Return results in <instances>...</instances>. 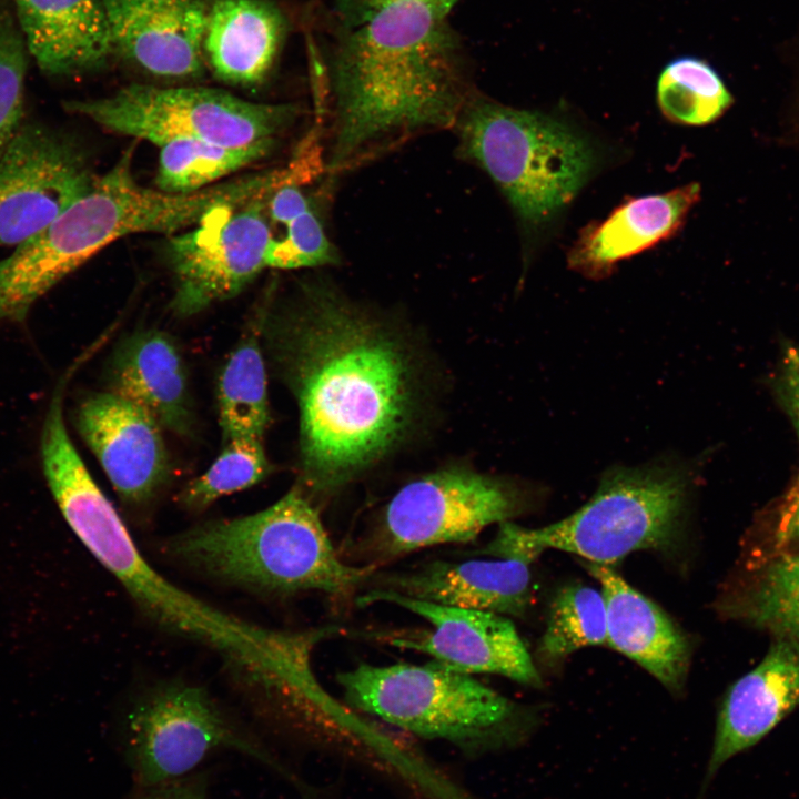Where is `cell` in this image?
Listing matches in <instances>:
<instances>
[{"mask_svg": "<svg viewBox=\"0 0 799 799\" xmlns=\"http://www.w3.org/2000/svg\"><path fill=\"white\" fill-rule=\"evenodd\" d=\"M311 284V283H310ZM261 317L269 353L300 409L305 484L328 490L406 434L415 381L398 342L320 283Z\"/></svg>", "mask_w": 799, "mask_h": 799, "instance_id": "1", "label": "cell"}, {"mask_svg": "<svg viewBox=\"0 0 799 799\" xmlns=\"http://www.w3.org/2000/svg\"><path fill=\"white\" fill-rule=\"evenodd\" d=\"M457 2L364 0L337 13L332 169L390 136L456 124L472 97L448 18Z\"/></svg>", "mask_w": 799, "mask_h": 799, "instance_id": "2", "label": "cell"}, {"mask_svg": "<svg viewBox=\"0 0 799 799\" xmlns=\"http://www.w3.org/2000/svg\"><path fill=\"white\" fill-rule=\"evenodd\" d=\"M168 552L223 581L292 595L346 597L367 584L376 566L340 558L316 508L293 488L257 513L195 526L174 536Z\"/></svg>", "mask_w": 799, "mask_h": 799, "instance_id": "3", "label": "cell"}, {"mask_svg": "<svg viewBox=\"0 0 799 799\" xmlns=\"http://www.w3.org/2000/svg\"><path fill=\"white\" fill-rule=\"evenodd\" d=\"M690 493L684 464L617 467L572 515L540 528L499 523L494 538L474 554L532 564L552 548L611 566L637 550L668 553L682 539Z\"/></svg>", "mask_w": 799, "mask_h": 799, "instance_id": "4", "label": "cell"}, {"mask_svg": "<svg viewBox=\"0 0 799 799\" xmlns=\"http://www.w3.org/2000/svg\"><path fill=\"white\" fill-rule=\"evenodd\" d=\"M336 681L354 709L471 755L522 746L540 719L536 710L510 700L473 675L434 660L423 665L361 664L338 672Z\"/></svg>", "mask_w": 799, "mask_h": 799, "instance_id": "5", "label": "cell"}, {"mask_svg": "<svg viewBox=\"0 0 799 799\" xmlns=\"http://www.w3.org/2000/svg\"><path fill=\"white\" fill-rule=\"evenodd\" d=\"M291 178L289 168L246 174L192 193H169L141 185L128 149L89 191L28 244L33 266L61 281L95 253L139 232H175L193 226L211 211L267 196Z\"/></svg>", "mask_w": 799, "mask_h": 799, "instance_id": "6", "label": "cell"}, {"mask_svg": "<svg viewBox=\"0 0 799 799\" xmlns=\"http://www.w3.org/2000/svg\"><path fill=\"white\" fill-rule=\"evenodd\" d=\"M71 529L153 621L215 649L265 686L284 688L293 680L302 658V635L247 623L172 584L143 557L107 497L84 512Z\"/></svg>", "mask_w": 799, "mask_h": 799, "instance_id": "7", "label": "cell"}, {"mask_svg": "<svg viewBox=\"0 0 799 799\" xmlns=\"http://www.w3.org/2000/svg\"><path fill=\"white\" fill-rule=\"evenodd\" d=\"M456 125L463 154L490 176L528 231L549 225L597 164L585 135L542 112L472 95Z\"/></svg>", "mask_w": 799, "mask_h": 799, "instance_id": "8", "label": "cell"}, {"mask_svg": "<svg viewBox=\"0 0 799 799\" xmlns=\"http://www.w3.org/2000/svg\"><path fill=\"white\" fill-rule=\"evenodd\" d=\"M63 108L112 132L156 145L175 139L226 146L276 140L297 114L293 104L251 102L213 88L140 83L104 98L65 101Z\"/></svg>", "mask_w": 799, "mask_h": 799, "instance_id": "9", "label": "cell"}, {"mask_svg": "<svg viewBox=\"0 0 799 799\" xmlns=\"http://www.w3.org/2000/svg\"><path fill=\"white\" fill-rule=\"evenodd\" d=\"M532 489L451 467L404 485L385 507L378 552L390 559L438 545L469 543L489 525L523 513Z\"/></svg>", "mask_w": 799, "mask_h": 799, "instance_id": "10", "label": "cell"}, {"mask_svg": "<svg viewBox=\"0 0 799 799\" xmlns=\"http://www.w3.org/2000/svg\"><path fill=\"white\" fill-rule=\"evenodd\" d=\"M218 749L244 752L287 776L276 759L237 728L201 687H160L135 704L128 716L125 754L138 787L189 776Z\"/></svg>", "mask_w": 799, "mask_h": 799, "instance_id": "11", "label": "cell"}, {"mask_svg": "<svg viewBox=\"0 0 799 799\" xmlns=\"http://www.w3.org/2000/svg\"><path fill=\"white\" fill-rule=\"evenodd\" d=\"M270 195L218 208L170 237L164 255L173 276L171 309L176 315L190 316L237 295L266 267L273 239L266 219Z\"/></svg>", "mask_w": 799, "mask_h": 799, "instance_id": "12", "label": "cell"}, {"mask_svg": "<svg viewBox=\"0 0 799 799\" xmlns=\"http://www.w3.org/2000/svg\"><path fill=\"white\" fill-rule=\"evenodd\" d=\"M95 178L69 135L23 123L0 156V246H18L84 195Z\"/></svg>", "mask_w": 799, "mask_h": 799, "instance_id": "13", "label": "cell"}, {"mask_svg": "<svg viewBox=\"0 0 799 799\" xmlns=\"http://www.w3.org/2000/svg\"><path fill=\"white\" fill-rule=\"evenodd\" d=\"M356 603L396 605L432 626L429 631L391 638L396 647L423 653L464 674L499 675L533 688L543 685L515 625L505 615L438 605L376 587L366 590Z\"/></svg>", "mask_w": 799, "mask_h": 799, "instance_id": "14", "label": "cell"}, {"mask_svg": "<svg viewBox=\"0 0 799 799\" xmlns=\"http://www.w3.org/2000/svg\"><path fill=\"white\" fill-rule=\"evenodd\" d=\"M75 426L125 502L145 503L168 481L163 428L131 401L111 391L90 395L77 408Z\"/></svg>", "mask_w": 799, "mask_h": 799, "instance_id": "15", "label": "cell"}, {"mask_svg": "<svg viewBox=\"0 0 799 799\" xmlns=\"http://www.w3.org/2000/svg\"><path fill=\"white\" fill-rule=\"evenodd\" d=\"M114 52L150 74L202 73L209 7L203 0H104Z\"/></svg>", "mask_w": 799, "mask_h": 799, "instance_id": "16", "label": "cell"}, {"mask_svg": "<svg viewBox=\"0 0 799 799\" xmlns=\"http://www.w3.org/2000/svg\"><path fill=\"white\" fill-rule=\"evenodd\" d=\"M797 707L799 643L775 636L763 659L722 699L698 799L728 760L756 745Z\"/></svg>", "mask_w": 799, "mask_h": 799, "instance_id": "17", "label": "cell"}, {"mask_svg": "<svg viewBox=\"0 0 799 799\" xmlns=\"http://www.w3.org/2000/svg\"><path fill=\"white\" fill-rule=\"evenodd\" d=\"M512 558L435 559L415 568L374 573L376 588L438 605L522 616L530 604V572Z\"/></svg>", "mask_w": 799, "mask_h": 799, "instance_id": "18", "label": "cell"}, {"mask_svg": "<svg viewBox=\"0 0 799 799\" xmlns=\"http://www.w3.org/2000/svg\"><path fill=\"white\" fill-rule=\"evenodd\" d=\"M606 605V645L637 663L672 694L685 685L691 649L665 611L631 587L611 566L586 562Z\"/></svg>", "mask_w": 799, "mask_h": 799, "instance_id": "19", "label": "cell"}, {"mask_svg": "<svg viewBox=\"0 0 799 799\" xmlns=\"http://www.w3.org/2000/svg\"><path fill=\"white\" fill-rule=\"evenodd\" d=\"M699 198L700 185L691 182L627 200L580 232L567 256L569 267L591 279L609 275L618 262L674 236Z\"/></svg>", "mask_w": 799, "mask_h": 799, "instance_id": "20", "label": "cell"}, {"mask_svg": "<svg viewBox=\"0 0 799 799\" xmlns=\"http://www.w3.org/2000/svg\"><path fill=\"white\" fill-rule=\"evenodd\" d=\"M40 70L67 77L104 67L114 53L104 0H9Z\"/></svg>", "mask_w": 799, "mask_h": 799, "instance_id": "21", "label": "cell"}, {"mask_svg": "<svg viewBox=\"0 0 799 799\" xmlns=\"http://www.w3.org/2000/svg\"><path fill=\"white\" fill-rule=\"evenodd\" d=\"M108 380L111 392L142 407L163 429L193 435L188 371L169 334L144 330L124 338L111 357Z\"/></svg>", "mask_w": 799, "mask_h": 799, "instance_id": "22", "label": "cell"}, {"mask_svg": "<svg viewBox=\"0 0 799 799\" xmlns=\"http://www.w3.org/2000/svg\"><path fill=\"white\" fill-rule=\"evenodd\" d=\"M286 19L270 0H215L209 7L204 53L222 81L256 85L272 70Z\"/></svg>", "mask_w": 799, "mask_h": 799, "instance_id": "23", "label": "cell"}, {"mask_svg": "<svg viewBox=\"0 0 799 799\" xmlns=\"http://www.w3.org/2000/svg\"><path fill=\"white\" fill-rule=\"evenodd\" d=\"M261 317L227 357L218 380L219 424L223 443L259 438L269 425L267 378L261 346Z\"/></svg>", "mask_w": 799, "mask_h": 799, "instance_id": "24", "label": "cell"}, {"mask_svg": "<svg viewBox=\"0 0 799 799\" xmlns=\"http://www.w3.org/2000/svg\"><path fill=\"white\" fill-rule=\"evenodd\" d=\"M719 611L730 619L799 643V553H781L746 585L722 595Z\"/></svg>", "mask_w": 799, "mask_h": 799, "instance_id": "25", "label": "cell"}, {"mask_svg": "<svg viewBox=\"0 0 799 799\" xmlns=\"http://www.w3.org/2000/svg\"><path fill=\"white\" fill-rule=\"evenodd\" d=\"M276 140L244 146H226L212 142L175 139L159 144L156 188L169 193H192L212 185L266 156Z\"/></svg>", "mask_w": 799, "mask_h": 799, "instance_id": "26", "label": "cell"}, {"mask_svg": "<svg viewBox=\"0 0 799 799\" xmlns=\"http://www.w3.org/2000/svg\"><path fill=\"white\" fill-rule=\"evenodd\" d=\"M657 102L665 118L674 123L705 125L726 112L732 97L707 62L680 58L668 63L660 73Z\"/></svg>", "mask_w": 799, "mask_h": 799, "instance_id": "27", "label": "cell"}, {"mask_svg": "<svg viewBox=\"0 0 799 799\" xmlns=\"http://www.w3.org/2000/svg\"><path fill=\"white\" fill-rule=\"evenodd\" d=\"M606 605L601 591L575 584L562 588L554 597L542 636L538 654L547 661H558L588 646L606 644Z\"/></svg>", "mask_w": 799, "mask_h": 799, "instance_id": "28", "label": "cell"}, {"mask_svg": "<svg viewBox=\"0 0 799 799\" xmlns=\"http://www.w3.org/2000/svg\"><path fill=\"white\" fill-rule=\"evenodd\" d=\"M223 444L211 466L182 492L180 500L186 508H205L216 499L252 487L267 476L270 464L262 439L243 437Z\"/></svg>", "mask_w": 799, "mask_h": 799, "instance_id": "29", "label": "cell"}, {"mask_svg": "<svg viewBox=\"0 0 799 799\" xmlns=\"http://www.w3.org/2000/svg\"><path fill=\"white\" fill-rule=\"evenodd\" d=\"M29 55L13 14L0 4V156L23 124Z\"/></svg>", "mask_w": 799, "mask_h": 799, "instance_id": "30", "label": "cell"}, {"mask_svg": "<svg viewBox=\"0 0 799 799\" xmlns=\"http://www.w3.org/2000/svg\"><path fill=\"white\" fill-rule=\"evenodd\" d=\"M284 225V236L279 240L272 239L270 243L266 267L287 270L336 262L335 249L311 208Z\"/></svg>", "mask_w": 799, "mask_h": 799, "instance_id": "31", "label": "cell"}, {"mask_svg": "<svg viewBox=\"0 0 799 799\" xmlns=\"http://www.w3.org/2000/svg\"><path fill=\"white\" fill-rule=\"evenodd\" d=\"M775 391L799 437V346L789 345L785 348L775 380Z\"/></svg>", "mask_w": 799, "mask_h": 799, "instance_id": "32", "label": "cell"}, {"mask_svg": "<svg viewBox=\"0 0 799 799\" xmlns=\"http://www.w3.org/2000/svg\"><path fill=\"white\" fill-rule=\"evenodd\" d=\"M773 543L777 548L799 545V477L778 505Z\"/></svg>", "mask_w": 799, "mask_h": 799, "instance_id": "33", "label": "cell"}, {"mask_svg": "<svg viewBox=\"0 0 799 799\" xmlns=\"http://www.w3.org/2000/svg\"><path fill=\"white\" fill-rule=\"evenodd\" d=\"M133 799H209L205 780L198 776H185L164 783L138 787Z\"/></svg>", "mask_w": 799, "mask_h": 799, "instance_id": "34", "label": "cell"}, {"mask_svg": "<svg viewBox=\"0 0 799 799\" xmlns=\"http://www.w3.org/2000/svg\"><path fill=\"white\" fill-rule=\"evenodd\" d=\"M364 0H335V9L338 12L346 11Z\"/></svg>", "mask_w": 799, "mask_h": 799, "instance_id": "35", "label": "cell"}]
</instances>
